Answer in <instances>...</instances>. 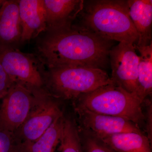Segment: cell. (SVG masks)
<instances>
[{"instance_id": "4fadbf2b", "label": "cell", "mask_w": 152, "mask_h": 152, "mask_svg": "<svg viewBox=\"0 0 152 152\" xmlns=\"http://www.w3.org/2000/svg\"><path fill=\"white\" fill-rule=\"evenodd\" d=\"M127 4L138 37L135 47L149 45L152 43V0H127Z\"/></svg>"}, {"instance_id": "ffe728a7", "label": "cell", "mask_w": 152, "mask_h": 152, "mask_svg": "<svg viewBox=\"0 0 152 152\" xmlns=\"http://www.w3.org/2000/svg\"><path fill=\"white\" fill-rule=\"evenodd\" d=\"M14 83H15L6 73L0 64V99L5 94Z\"/></svg>"}, {"instance_id": "30bf717a", "label": "cell", "mask_w": 152, "mask_h": 152, "mask_svg": "<svg viewBox=\"0 0 152 152\" xmlns=\"http://www.w3.org/2000/svg\"><path fill=\"white\" fill-rule=\"evenodd\" d=\"M83 3L84 0H44L48 33L72 27L83 10Z\"/></svg>"}, {"instance_id": "52a82bcc", "label": "cell", "mask_w": 152, "mask_h": 152, "mask_svg": "<svg viewBox=\"0 0 152 152\" xmlns=\"http://www.w3.org/2000/svg\"><path fill=\"white\" fill-rule=\"evenodd\" d=\"M135 46L119 43L109 53L113 83L138 98L139 56Z\"/></svg>"}, {"instance_id": "3957f363", "label": "cell", "mask_w": 152, "mask_h": 152, "mask_svg": "<svg viewBox=\"0 0 152 152\" xmlns=\"http://www.w3.org/2000/svg\"><path fill=\"white\" fill-rule=\"evenodd\" d=\"M44 85L57 99L74 100L81 95L113 83L104 69L86 67L50 68L43 74Z\"/></svg>"}, {"instance_id": "ac0fdd59", "label": "cell", "mask_w": 152, "mask_h": 152, "mask_svg": "<svg viewBox=\"0 0 152 152\" xmlns=\"http://www.w3.org/2000/svg\"><path fill=\"white\" fill-rule=\"evenodd\" d=\"M78 129L83 152H115L92 133L79 127Z\"/></svg>"}, {"instance_id": "7c38bea8", "label": "cell", "mask_w": 152, "mask_h": 152, "mask_svg": "<svg viewBox=\"0 0 152 152\" xmlns=\"http://www.w3.org/2000/svg\"><path fill=\"white\" fill-rule=\"evenodd\" d=\"M21 34L18 1L5 0L0 7V48H17Z\"/></svg>"}, {"instance_id": "5b68a950", "label": "cell", "mask_w": 152, "mask_h": 152, "mask_svg": "<svg viewBox=\"0 0 152 152\" xmlns=\"http://www.w3.org/2000/svg\"><path fill=\"white\" fill-rule=\"evenodd\" d=\"M31 89L35 96L34 105L24 122L13 133L17 141L25 145L35 142L63 114L56 99L45 89Z\"/></svg>"}, {"instance_id": "8992f818", "label": "cell", "mask_w": 152, "mask_h": 152, "mask_svg": "<svg viewBox=\"0 0 152 152\" xmlns=\"http://www.w3.org/2000/svg\"><path fill=\"white\" fill-rule=\"evenodd\" d=\"M35 96L24 85L15 83L0 99V129L13 133L26 118Z\"/></svg>"}, {"instance_id": "e0dca14e", "label": "cell", "mask_w": 152, "mask_h": 152, "mask_svg": "<svg viewBox=\"0 0 152 152\" xmlns=\"http://www.w3.org/2000/svg\"><path fill=\"white\" fill-rule=\"evenodd\" d=\"M59 152H83L78 127L75 121L65 117Z\"/></svg>"}, {"instance_id": "7a4b0ae2", "label": "cell", "mask_w": 152, "mask_h": 152, "mask_svg": "<svg viewBox=\"0 0 152 152\" xmlns=\"http://www.w3.org/2000/svg\"><path fill=\"white\" fill-rule=\"evenodd\" d=\"M80 26L104 39L135 46L138 37L130 18L127 1H84Z\"/></svg>"}, {"instance_id": "ba28073f", "label": "cell", "mask_w": 152, "mask_h": 152, "mask_svg": "<svg viewBox=\"0 0 152 152\" xmlns=\"http://www.w3.org/2000/svg\"><path fill=\"white\" fill-rule=\"evenodd\" d=\"M34 59L17 48H0V64L12 81L40 88L44 86V73Z\"/></svg>"}, {"instance_id": "5bb4252c", "label": "cell", "mask_w": 152, "mask_h": 152, "mask_svg": "<svg viewBox=\"0 0 152 152\" xmlns=\"http://www.w3.org/2000/svg\"><path fill=\"white\" fill-rule=\"evenodd\" d=\"M100 139L115 152H152L151 142L143 133H119Z\"/></svg>"}, {"instance_id": "277c9868", "label": "cell", "mask_w": 152, "mask_h": 152, "mask_svg": "<svg viewBox=\"0 0 152 152\" xmlns=\"http://www.w3.org/2000/svg\"><path fill=\"white\" fill-rule=\"evenodd\" d=\"M72 101L73 106L96 113L123 118L138 126L145 119L142 103L138 98L113 83L83 94Z\"/></svg>"}, {"instance_id": "7402d4cb", "label": "cell", "mask_w": 152, "mask_h": 152, "mask_svg": "<svg viewBox=\"0 0 152 152\" xmlns=\"http://www.w3.org/2000/svg\"><path fill=\"white\" fill-rule=\"evenodd\" d=\"M4 1L5 0H0V7H1L2 5L4 3Z\"/></svg>"}, {"instance_id": "8fae6325", "label": "cell", "mask_w": 152, "mask_h": 152, "mask_svg": "<svg viewBox=\"0 0 152 152\" xmlns=\"http://www.w3.org/2000/svg\"><path fill=\"white\" fill-rule=\"evenodd\" d=\"M18 3L21 43L46 31V15L44 0H19Z\"/></svg>"}, {"instance_id": "2e32d148", "label": "cell", "mask_w": 152, "mask_h": 152, "mask_svg": "<svg viewBox=\"0 0 152 152\" xmlns=\"http://www.w3.org/2000/svg\"><path fill=\"white\" fill-rule=\"evenodd\" d=\"M139 56L138 98L142 103L152 92V43L146 46L135 47Z\"/></svg>"}, {"instance_id": "9c48e42d", "label": "cell", "mask_w": 152, "mask_h": 152, "mask_svg": "<svg viewBox=\"0 0 152 152\" xmlns=\"http://www.w3.org/2000/svg\"><path fill=\"white\" fill-rule=\"evenodd\" d=\"M73 106L77 116L79 128L90 132L100 139L122 133H143L140 126L119 117L102 115Z\"/></svg>"}, {"instance_id": "6da1fadb", "label": "cell", "mask_w": 152, "mask_h": 152, "mask_svg": "<svg viewBox=\"0 0 152 152\" xmlns=\"http://www.w3.org/2000/svg\"><path fill=\"white\" fill-rule=\"evenodd\" d=\"M113 45V41L74 24L67 29L47 33L38 44V50L48 69L81 66L103 69Z\"/></svg>"}, {"instance_id": "44dd1931", "label": "cell", "mask_w": 152, "mask_h": 152, "mask_svg": "<svg viewBox=\"0 0 152 152\" xmlns=\"http://www.w3.org/2000/svg\"><path fill=\"white\" fill-rule=\"evenodd\" d=\"M152 104H150L148 109V115L147 119V132L148 136L150 141L152 142Z\"/></svg>"}, {"instance_id": "d6986e66", "label": "cell", "mask_w": 152, "mask_h": 152, "mask_svg": "<svg viewBox=\"0 0 152 152\" xmlns=\"http://www.w3.org/2000/svg\"><path fill=\"white\" fill-rule=\"evenodd\" d=\"M21 144L13 133L0 129V152H20Z\"/></svg>"}, {"instance_id": "9a60e30c", "label": "cell", "mask_w": 152, "mask_h": 152, "mask_svg": "<svg viewBox=\"0 0 152 152\" xmlns=\"http://www.w3.org/2000/svg\"><path fill=\"white\" fill-rule=\"evenodd\" d=\"M65 116L64 114L56 119L48 129L34 142L21 144L20 152H54L60 143Z\"/></svg>"}]
</instances>
